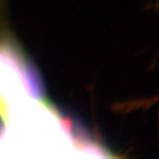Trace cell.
Returning a JSON list of instances; mask_svg holds the SVG:
<instances>
[{
	"mask_svg": "<svg viewBox=\"0 0 159 159\" xmlns=\"http://www.w3.org/2000/svg\"><path fill=\"white\" fill-rule=\"evenodd\" d=\"M42 82L15 47L0 41V119L5 124L28 101H42Z\"/></svg>",
	"mask_w": 159,
	"mask_h": 159,
	"instance_id": "1",
	"label": "cell"
}]
</instances>
